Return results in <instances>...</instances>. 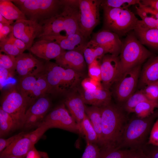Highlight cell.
Wrapping results in <instances>:
<instances>
[{"label": "cell", "mask_w": 158, "mask_h": 158, "mask_svg": "<svg viewBox=\"0 0 158 158\" xmlns=\"http://www.w3.org/2000/svg\"><path fill=\"white\" fill-rule=\"evenodd\" d=\"M49 93H51L50 88L42 72L38 74L37 80L32 86L25 98L30 104H32L39 98L46 96Z\"/></svg>", "instance_id": "cell-23"}, {"label": "cell", "mask_w": 158, "mask_h": 158, "mask_svg": "<svg viewBox=\"0 0 158 158\" xmlns=\"http://www.w3.org/2000/svg\"><path fill=\"white\" fill-rule=\"evenodd\" d=\"M16 71L20 77L36 75L43 72L44 64L30 53H23L16 57Z\"/></svg>", "instance_id": "cell-15"}, {"label": "cell", "mask_w": 158, "mask_h": 158, "mask_svg": "<svg viewBox=\"0 0 158 158\" xmlns=\"http://www.w3.org/2000/svg\"><path fill=\"white\" fill-rule=\"evenodd\" d=\"M18 128L19 126L13 118L0 107V137Z\"/></svg>", "instance_id": "cell-30"}, {"label": "cell", "mask_w": 158, "mask_h": 158, "mask_svg": "<svg viewBox=\"0 0 158 158\" xmlns=\"http://www.w3.org/2000/svg\"><path fill=\"white\" fill-rule=\"evenodd\" d=\"M91 40L102 46L107 54L116 56L119 55L122 41L118 35L109 30L102 29L94 34Z\"/></svg>", "instance_id": "cell-16"}, {"label": "cell", "mask_w": 158, "mask_h": 158, "mask_svg": "<svg viewBox=\"0 0 158 158\" xmlns=\"http://www.w3.org/2000/svg\"><path fill=\"white\" fill-rule=\"evenodd\" d=\"M80 133L85 136L86 142L98 144L97 134L85 113L81 124Z\"/></svg>", "instance_id": "cell-31"}, {"label": "cell", "mask_w": 158, "mask_h": 158, "mask_svg": "<svg viewBox=\"0 0 158 158\" xmlns=\"http://www.w3.org/2000/svg\"><path fill=\"white\" fill-rule=\"evenodd\" d=\"M0 53L15 57L23 53L10 41L8 36L0 41Z\"/></svg>", "instance_id": "cell-36"}, {"label": "cell", "mask_w": 158, "mask_h": 158, "mask_svg": "<svg viewBox=\"0 0 158 158\" xmlns=\"http://www.w3.org/2000/svg\"><path fill=\"white\" fill-rule=\"evenodd\" d=\"M16 57L0 53V66L11 71H16Z\"/></svg>", "instance_id": "cell-37"}, {"label": "cell", "mask_w": 158, "mask_h": 158, "mask_svg": "<svg viewBox=\"0 0 158 158\" xmlns=\"http://www.w3.org/2000/svg\"><path fill=\"white\" fill-rule=\"evenodd\" d=\"M14 72L11 71L0 66V88L1 90L9 80L12 79Z\"/></svg>", "instance_id": "cell-44"}, {"label": "cell", "mask_w": 158, "mask_h": 158, "mask_svg": "<svg viewBox=\"0 0 158 158\" xmlns=\"http://www.w3.org/2000/svg\"><path fill=\"white\" fill-rule=\"evenodd\" d=\"M25 134L24 133L22 132L8 138L4 139L1 138H0V152H1L12 142Z\"/></svg>", "instance_id": "cell-45"}, {"label": "cell", "mask_w": 158, "mask_h": 158, "mask_svg": "<svg viewBox=\"0 0 158 158\" xmlns=\"http://www.w3.org/2000/svg\"><path fill=\"white\" fill-rule=\"evenodd\" d=\"M42 25V32L38 38L45 35H59L61 31H65L63 18L61 13L44 21Z\"/></svg>", "instance_id": "cell-25"}, {"label": "cell", "mask_w": 158, "mask_h": 158, "mask_svg": "<svg viewBox=\"0 0 158 158\" xmlns=\"http://www.w3.org/2000/svg\"><path fill=\"white\" fill-rule=\"evenodd\" d=\"M8 158H20V157H8Z\"/></svg>", "instance_id": "cell-54"}, {"label": "cell", "mask_w": 158, "mask_h": 158, "mask_svg": "<svg viewBox=\"0 0 158 158\" xmlns=\"http://www.w3.org/2000/svg\"><path fill=\"white\" fill-rule=\"evenodd\" d=\"M149 145V147L144 151L147 158H158V147Z\"/></svg>", "instance_id": "cell-50"}, {"label": "cell", "mask_w": 158, "mask_h": 158, "mask_svg": "<svg viewBox=\"0 0 158 158\" xmlns=\"http://www.w3.org/2000/svg\"><path fill=\"white\" fill-rule=\"evenodd\" d=\"M102 0H79V29L86 39L99 22V9Z\"/></svg>", "instance_id": "cell-7"}, {"label": "cell", "mask_w": 158, "mask_h": 158, "mask_svg": "<svg viewBox=\"0 0 158 158\" xmlns=\"http://www.w3.org/2000/svg\"><path fill=\"white\" fill-rule=\"evenodd\" d=\"M158 81V55L151 57L145 64L142 71L140 81L147 85Z\"/></svg>", "instance_id": "cell-24"}, {"label": "cell", "mask_w": 158, "mask_h": 158, "mask_svg": "<svg viewBox=\"0 0 158 158\" xmlns=\"http://www.w3.org/2000/svg\"><path fill=\"white\" fill-rule=\"evenodd\" d=\"M142 90L148 99L158 101V81L146 85Z\"/></svg>", "instance_id": "cell-41"}, {"label": "cell", "mask_w": 158, "mask_h": 158, "mask_svg": "<svg viewBox=\"0 0 158 158\" xmlns=\"http://www.w3.org/2000/svg\"><path fill=\"white\" fill-rule=\"evenodd\" d=\"M101 107L102 140L99 147L101 150L118 147L125 126L127 118L121 107L109 104Z\"/></svg>", "instance_id": "cell-1"}, {"label": "cell", "mask_w": 158, "mask_h": 158, "mask_svg": "<svg viewBox=\"0 0 158 158\" xmlns=\"http://www.w3.org/2000/svg\"><path fill=\"white\" fill-rule=\"evenodd\" d=\"M81 83L83 90L85 91H92L101 89L104 87L100 82L90 77L85 78L82 80Z\"/></svg>", "instance_id": "cell-42"}, {"label": "cell", "mask_w": 158, "mask_h": 158, "mask_svg": "<svg viewBox=\"0 0 158 158\" xmlns=\"http://www.w3.org/2000/svg\"><path fill=\"white\" fill-rule=\"evenodd\" d=\"M156 108H158V101L147 100L139 104L135 107L134 113L137 116L144 118L152 114Z\"/></svg>", "instance_id": "cell-32"}, {"label": "cell", "mask_w": 158, "mask_h": 158, "mask_svg": "<svg viewBox=\"0 0 158 158\" xmlns=\"http://www.w3.org/2000/svg\"><path fill=\"white\" fill-rule=\"evenodd\" d=\"M85 113L89 119L97 135L99 146L102 140V113L101 107L85 106Z\"/></svg>", "instance_id": "cell-29"}, {"label": "cell", "mask_w": 158, "mask_h": 158, "mask_svg": "<svg viewBox=\"0 0 158 158\" xmlns=\"http://www.w3.org/2000/svg\"><path fill=\"white\" fill-rule=\"evenodd\" d=\"M10 41L22 52L23 53L27 49V47L25 43L21 40L16 37L12 32L8 36Z\"/></svg>", "instance_id": "cell-46"}, {"label": "cell", "mask_w": 158, "mask_h": 158, "mask_svg": "<svg viewBox=\"0 0 158 158\" xmlns=\"http://www.w3.org/2000/svg\"><path fill=\"white\" fill-rule=\"evenodd\" d=\"M39 39H44L58 44L65 51H75L83 53V50L88 42L80 33L68 35H47L42 36Z\"/></svg>", "instance_id": "cell-13"}, {"label": "cell", "mask_w": 158, "mask_h": 158, "mask_svg": "<svg viewBox=\"0 0 158 158\" xmlns=\"http://www.w3.org/2000/svg\"><path fill=\"white\" fill-rule=\"evenodd\" d=\"M71 115L78 124L79 133L80 126L85 114V104L80 94L68 93L64 101Z\"/></svg>", "instance_id": "cell-20"}, {"label": "cell", "mask_w": 158, "mask_h": 158, "mask_svg": "<svg viewBox=\"0 0 158 158\" xmlns=\"http://www.w3.org/2000/svg\"><path fill=\"white\" fill-rule=\"evenodd\" d=\"M50 105V102L48 98L46 96L40 97L32 104L26 110L25 118L32 115L38 118L42 121L46 115Z\"/></svg>", "instance_id": "cell-28"}, {"label": "cell", "mask_w": 158, "mask_h": 158, "mask_svg": "<svg viewBox=\"0 0 158 158\" xmlns=\"http://www.w3.org/2000/svg\"><path fill=\"white\" fill-rule=\"evenodd\" d=\"M12 26L14 36L23 41L29 51L34 43V39L38 37L42 30V25L28 19L16 21Z\"/></svg>", "instance_id": "cell-11"}, {"label": "cell", "mask_w": 158, "mask_h": 158, "mask_svg": "<svg viewBox=\"0 0 158 158\" xmlns=\"http://www.w3.org/2000/svg\"><path fill=\"white\" fill-rule=\"evenodd\" d=\"M158 118V110L144 118L137 116L127 123L118 147V149L143 148L152 126Z\"/></svg>", "instance_id": "cell-2"}, {"label": "cell", "mask_w": 158, "mask_h": 158, "mask_svg": "<svg viewBox=\"0 0 158 158\" xmlns=\"http://www.w3.org/2000/svg\"><path fill=\"white\" fill-rule=\"evenodd\" d=\"M152 53L138 40L133 31L129 32L122 41L119 54L121 74L151 57Z\"/></svg>", "instance_id": "cell-6"}, {"label": "cell", "mask_w": 158, "mask_h": 158, "mask_svg": "<svg viewBox=\"0 0 158 158\" xmlns=\"http://www.w3.org/2000/svg\"><path fill=\"white\" fill-rule=\"evenodd\" d=\"M30 104L17 87H13L5 93L0 107L13 118L20 128L24 126L26 109Z\"/></svg>", "instance_id": "cell-8"}, {"label": "cell", "mask_w": 158, "mask_h": 158, "mask_svg": "<svg viewBox=\"0 0 158 158\" xmlns=\"http://www.w3.org/2000/svg\"><path fill=\"white\" fill-rule=\"evenodd\" d=\"M147 100L141 89L134 93L129 97L125 102L123 109L128 113H134L135 107L139 104Z\"/></svg>", "instance_id": "cell-33"}, {"label": "cell", "mask_w": 158, "mask_h": 158, "mask_svg": "<svg viewBox=\"0 0 158 158\" xmlns=\"http://www.w3.org/2000/svg\"><path fill=\"white\" fill-rule=\"evenodd\" d=\"M29 51L46 61L55 59L65 51L57 44L44 39H39L34 43Z\"/></svg>", "instance_id": "cell-17"}, {"label": "cell", "mask_w": 158, "mask_h": 158, "mask_svg": "<svg viewBox=\"0 0 158 158\" xmlns=\"http://www.w3.org/2000/svg\"><path fill=\"white\" fill-rule=\"evenodd\" d=\"M61 13L63 18L66 35L80 33L79 26V0H63Z\"/></svg>", "instance_id": "cell-14"}, {"label": "cell", "mask_w": 158, "mask_h": 158, "mask_svg": "<svg viewBox=\"0 0 158 158\" xmlns=\"http://www.w3.org/2000/svg\"><path fill=\"white\" fill-rule=\"evenodd\" d=\"M133 31L143 45L158 50V29L149 28L139 20Z\"/></svg>", "instance_id": "cell-21"}, {"label": "cell", "mask_w": 158, "mask_h": 158, "mask_svg": "<svg viewBox=\"0 0 158 158\" xmlns=\"http://www.w3.org/2000/svg\"><path fill=\"white\" fill-rule=\"evenodd\" d=\"M83 54L85 61L88 65L96 59H101L107 53L102 46L91 39L84 48Z\"/></svg>", "instance_id": "cell-27"}, {"label": "cell", "mask_w": 158, "mask_h": 158, "mask_svg": "<svg viewBox=\"0 0 158 158\" xmlns=\"http://www.w3.org/2000/svg\"><path fill=\"white\" fill-rule=\"evenodd\" d=\"M140 2L144 5L158 11V0H142Z\"/></svg>", "instance_id": "cell-52"}, {"label": "cell", "mask_w": 158, "mask_h": 158, "mask_svg": "<svg viewBox=\"0 0 158 158\" xmlns=\"http://www.w3.org/2000/svg\"><path fill=\"white\" fill-rule=\"evenodd\" d=\"M55 63L66 69L81 73L85 66L83 53L75 51H65L54 59Z\"/></svg>", "instance_id": "cell-18"}, {"label": "cell", "mask_w": 158, "mask_h": 158, "mask_svg": "<svg viewBox=\"0 0 158 158\" xmlns=\"http://www.w3.org/2000/svg\"><path fill=\"white\" fill-rule=\"evenodd\" d=\"M86 142V146L81 158H98L101 149L98 145Z\"/></svg>", "instance_id": "cell-40"}, {"label": "cell", "mask_w": 158, "mask_h": 158, "mask_svg": "<svg viewBox=\"0 0 158 158\" xmlns=\"http://www.w3.org/2000/svg\"><path fill=\"white\" fill-rule=\"evenodd\" d=\"M14 22V21L7 19L0 14V23L4 25H11Z\"/></svg>", "instance_id": "cell-53"}, {"label": "cell", "mask_w": 158, "mask_h": 158, "mask_svg": "<svg viewBox=\"0 0 158 158\" xmlns=\"http://www.w3.org/2000/svg\"><path fill=\"white\" fill-rule=\"evenodd\" d=\"M141 65L122 73L115 83L114 92L117 100L125 102L134 93L141 71Z\"/></svg>", "instance_id": "cell-10"}, {"label": "cell", "mask_w": 158, "mask_h": 158, "mask_svg": "<svg viewBox=\"0 0 158 158\" xmlns=\"http://www.w3.org/2000/svg\"><path fill=\"white\" fill-rule=\"evenodd\" d=\"M79 94L85 104L102 107L111 103V93L109 90L104 87L92 91L83 90Z\"/></svg>", "instance_id": "cell-22"}, {"label": "cell", "mask_w": 158, "mask_h": 158, "mask_svg": "<svg viewBox=\"0 0 158 158\" xmlns=\"http://www.w3.org/2000/svg\"><path fill=\"white\" fill-rule=\"evenodd\" d=\"M32 146L25 134L12 142L0 153V158L15 157L25 158Z\"/></svg>", "instance_id": "cell-19"}, {"label": "cell", "mask_w": 158, "mask_h": 158, "mask_svg": "<svg viewBox=\"0 0 158 158\" xmlns=\"http://www.w3.org/2000/svg\"><path fill=\"white\" fill-rule=\"evenodd\" d=\"M101 7L103 13L102 29L113 32L119 37L133 31L139 20L128 8Z\"/></svg>", "instance_id": "cell-5"}, {"label": "cell", "mask_w": 158, "mask_h": 158, "mask_svg": "<svg viewBox=\"0 0 158 158\" xmlns=\"http://www.w3.org/2000/svg\"><path fill=\"white\" fill-rule=\"evenodd\" d=\"M12 25H4L0 23V41L7 37L12 32Z\"/></svg>", "instance_id": "cell-48"}, {"label": "cell", "mask_w": 158, "mask_h": 158, "mask_svg": "<svg viewBox=\"0 0 158 158\" xmlns=\"http://www.w3.org/2000/svg\"><path fill=\"white\" fill-rule=\"evenodd\" d=\"M126 158H147L142 148L133 149Z\"/></svg>", "instance_id": "cell-49"}, {"label": "cell", "mask_w": 158, "mask_h": 158, "mask_svg": "<svg viewBox=\"0 0 158 158\" xmlns=\"http://www.w3.org/2000/svg\"><path fill=\"white\" fill-rule=\"evenodd\" d=\"M49 129L45 124L40 123L38 127L34 130L26 133L32 146H34L44 133Z\"/></svg>", "instance_id": "cell-39"}, {"label": "cell", "mask_w": 158, "mask_h": 158, "mask_svg": "<svg viewBox=\"0 0 158 158\" xmlns=\"http://www.w3.org/2000/svg\"><path fill=\"white\" fill-rule=\"evenodd\" d=\"M102 84L105 89L109 90L121 75L119 56L107 54L101 61Z\"/></svg>", "instance_id": "cell-12"}, {"label": "cell", "mask_w": 158, "mask_h": 158, "mask_svg": "<svg viewBox=\"0 0 158 158\" xmlns=\"http://www.w3.org/2000/svg\"><path fill=\"white\" fill-rule=\"evenodd\" d=\"M40 123L45 125L49 129L57 128L80 133L78 124L64 104L59 105L46 115Z\"/></svg>", "instance_id": "cell-9"}, {"label": "cell", "mask_w": 158, "mask_h": 158, "mask_svg": "<svg viewBox=\"0 0 158 158\" xmlns=\"http://www.w3.org/2000/svg\"><path fill=\"white\" fill-rule=\"evenodd\" d=\"M146 145L158 147V118L152 126Z\"/></svg>", "instance_id": "cell-43"}, {"label": "cell", "mask_w": 158, "mask_h": 158, "mask_svg": "<svg viewBox=\"0 0 158 158\" xmlns=\"http://www.w3.org/2000/svg\"><path fill=\"white\" fill-rule=\"evenodd\" d=\"M0 14L9 20L27 19L23 13L10 0H0Z\"/></svg>", "instance_id": "cell-26"}, {"label": "cell", "mask_w": 158, "mask_h": 158, "mask_svg": "<svg viewBox=\"0 0 158 158\" xmlns=\"http://www.w3.org/2000/svg\"><path fill=\"white\" fill-rule=\"evenodd\" d=\"M101 59H97L88 65V73L90 78L99 82L101 81L100 63Z\"/></svg>", "instance_id": "cell-38"}, {"label": "cell", "mask_w": 158, "mask_h": 158, "mask_svg": "<svg viewBox=\"0 0 158 158\" xmlns=\"http://www.w3.org/2000/svg\"><path fill=\"white\" fill-rule=\"evenodd\" d=\"M25 158H48V157L46 153L38 151L34 146L29 150Z\"/></svg>", "instance_id": "cell-47"}, {"label": "cell", "mask_w": 158, "mask_h": 158, "mask_svg": "<svg viewBox=\"0 0 158 158\" xmlns=\"http://www.w3.org/2000/svg\"><path fill=\"white\" fill-rule=\"evenodd\" d=\"M140 0H102V6H106L112 8H127L132 5H138Z\"/></svg>", "instance_id": "cell-34"}, {"label": "cell", "mask_w": 158, "mask_h": 158, "mask_svg": "<svg viewBox=\"0 0 158 158\" xmlns=\"http://www.w3.org/2000/svg\"><path fill=\"white\" fill-rule=\"evenodd\" d=\"M43 72L49 86L51 93L71 92L81 82V73L65 68L55 62L46 61Z\"/></svg>", "instance_id": "cell-3"}, {"label": "cell", "mask_w": 158, "mask_h": 158, "mask_svg": "<svg viewBox=\"0 0 158 158\" xmlns=\"http://www.w3.org/2000/svg\"><path fill=\"white\" fill-rule=\"evenodd\" d=\"M25 14L28 20L42 25L46 20L60 13L63 0H11Z\"/></svg>", "instance_id": "cell-4"}, {"label": "cell", "mask_w": 158, "mask_h": 158, "mask_svg": "<svg viewBox=\"0 0 158 158\" xmlns=\"http://www.w3.org/2000/svg\"><path fill=\"white\" fill-rule=\"evenodd\" d=\"M138 7L144 11L148 14L154 16L156 18L158 19V11L150 7L145 6L142 4L140 1L138 5Z\"/></svg>", "instance_id": "cell-51"}, {"label": "cell", "mask_w": 158, "mask_h": 158, "mask_svg": "<svg viewBox=\"0 0 158 158\" xmlns=\"http://www.w3.org/2000/svg\"><path fill=\"white\" fill-rule=\"evenodd\" d=\"M133 150L115 148L101 150L98 158H126Z\"/></svg>", "instance_id": "cell-35"}]
</instances>
